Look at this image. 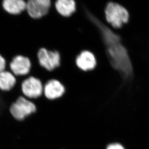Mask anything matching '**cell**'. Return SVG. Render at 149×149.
<instances>
[{
	"label": "cell",
	"instance_id": "obj_1",
	"mask_svg": "<svg viewBox=\"0 0 149 149\" xmlns=\"http://www.w3.org/2000/svg\"><path fill=\"white\" fill-rule=\"evenodd\" d=\"M80 1L87 17L100 34L111 66L123 79L125 80L131 79L133 75L132 63L128 51L123 45L119 35L100 20L89 9L84 0Z\"/></svg>",
	"mask_w": 149,
	"mask_h": 149
},
{
	"label": "cell",
	"instance_id": "obj_2",
	"mask_svg": "<svg viewBox=\"0 0 149 149\" xmlns=\"http://www.w3.org/2000/svg\"><path fill=\"white\" fill-rule=\"evenodd\" d=\"M104 13L107 22L114 29L121 28L130 19V14L127 9L117 3H108Z\"/></svg>",
	"mask_w": 149,
	"mask_h": 149
},
{
	"label": "cell",
	"instance_id": "obj_3",
	"mask_svg": "<svg viewBox=\"0 0 149 149\" xmlns=\"http://www.w3.org/2000/svg\"><path fill=\"white\" fill-rule=\"evenodd\" d=\"M9 111L13 119L17 121H22L36 113L37 108L31 100L24 96H20L10 106Z\"/></svg>",
	"mask_w": 149,
	"mask_h": 149
},
{
	"label": "cell",
	"instance_id": "obj_4",
	"mask_svg": "<svg viewBox=\"0 0 149 149\" xmlns=\"http://www.w3.org/2000/svg\"><path fill=\"white\" fill-rule=\"evenodd\" d=\"M27 13L32 18L38 19L48 14L51 6V0H26Z\"/></svg>",
	"mask_w": 149,
	"mask_h": 149
},
{
	"label": "cell",
	"instance_id": "obj_5",
	"mask_svg": "<svg viewBox=\"0 0 149 149\" xmlns=\"http://www.w3.org/2000/svg\"><path fill=\"white\" fill-rule=\"evenodd\" d=\"M23 96L29 100H35L44 94V86L39 79L31 76L22 83Z\"/></svg>",
	"mask_w": 149,
	"mask_h": 149
},
{
	"label": "cell",
	"instance_id": "obj_6",
	"mask_svg": "<svg viewBox=\"0 0 149 149\" xmlns=\"http://www.w3.org/2000/svg\"><path fill=\"white\" fill-rule=\"evenodd\" d=\"M40 65L49 72H51L61 65V56L58 51H48L41 48L38 53Z\"/></svg>",
	"mask_w": 149,
	"mask_h": 149
},
{
	"label": "cell",
	"instance_id": "obj_7",
	"mask_svg": "<svg viewBox=\"0 0 149 149\" xmlns=\"http://www.w3.org/2000/svg\"><path fill=\"white\" fill-rule=\"evenodd\" d=\"M31 67L30 59L22 56H15L10 63L11 72L15 76L27 75L30 73Z\"/></svg>",
	"mask_w": 149,
	"mask_h": 149
},
{
	"label": "cell",
	"instance_id": "obj_8",
	"mask_svg": "<svg viewBox=\"0 0 149 149\" xmlns=\"http://www.w3.org/2000/svg\"><path fill=\"white\" fill-rule=\"evenodd\" d=\"M65 92V87L56 80H51L44 86V96L47 100H55L62 97Z\"/></svg>",
	"mask_w": 149,
	"mask_h": 149
},
{
	"label": "cell",
	"instance_id": "obj_9",
	"mask_svg": "<svg viewBox=\"0 0 149 149\" xmlns=\"http://www.w3.org/2000/svg\"><path fill=\"white\" fill-rule=\"evenodd\" d=\"M77 67L83 72H89L94 70L97 64L95 55L89 51H82L76 59Z\"/></svg>",
	"mask_w": 149,
	"mask_h": 149
},
{
	"label": "cell",
	"instance_id": "obj_10",
	"mask_svg": "<svg viewBox=\"0 0 149 149\" xmlns=\"http://www.w3.org/2000/svg\"><path fill=\"white\" fill-rule=\"evenodd\" d=\"M3 8L9 14L18 15L26 10V0H3Z\"/></svg>",
	"mask_w": 149,
	"mask_h": 149
},
{
	"label": "cell",
	"instance_id": "obj_11",
	"mask_svg": "<svg viewBox=\"0 0 149 149\" xmlns=\"http://www.w3.org/2000/svg\"><path fill=\"white\" fill-rule=\"evenodd\" d=\"M55 8L59 14L64 17H69L75 12V0H55Z\"/></svg>",
	"mask_w": 149,
	"mask_h": 149
},
{
	"label": "cell",
	"instance_id": "obj_12",
	"mask_svg": "<svg viewBox=\"0 0 149 149\" xmlns=\"http://www.w3.org/2000/svg\"><path fill=\"white\" fill-rule=\"evenodd\" d=\"M16 77L11 72L4 70L0 72V90L9 91L16 84Z\"/></svg>",
	"mask_w": 149,
	"mask_h": 149
},
{
	"label": "cell",
	"instance_id": "obj_13",
	"mask_svg": "<svg viewBox=\"0 0 149 149\" xmlns=\"http://www.w3.org/2000/svg\"><path fill=\"white\" fill-rule=\"evenodd\" d=\"M106 149H125L123 145L118 142H113L107 145Z\"/></svg>",
	"mask_w": 149,
	"mask_h": 149
},
{
	"label": "cell",
	"instance_id": "obj_14",
	"mask_svg": "<svg viewBox=\"0 0 149 149\" xmlns=\"http://www.w3.org/2000/svg\"><path fill=\"white\" fill-rule=\"evenodd\" d=\"M6 59L3 58L1 55H0V72L6 70Z\"/></svg>",
	"mask_w": 149,
	"mask_h": 149
}]
</instances>
